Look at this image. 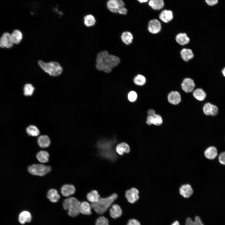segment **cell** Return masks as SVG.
I'll use <instances>...</instances> for the list:
<instances>
[{
    "mask_svg": "<svg viewBox=\"0 0 225 225\" xmlns=\"http://www.w3.org/2000/svg\"><path fill=\"white\" fill-rule=\"evenodd\" d=\"M38 143L39 147L41 148H48L50 144V139L46 135H41L38 139Z\"/></svg>",
    "mask_w": 225,
    "mask_h": 225,
    "instance_id": "44dd1931",
    "label": "cell"
},
{
    "mask_svg": "<svg viewBox=\"0 0 225 225\" xmlns=\"http://www.w3.org/2000/svg\"><path fill=\"white\" fill-rule=\"evenodd\" d=\"M81 203V202L77 198L70 197L64 201L63 206L64 209L68 210V214L71 217H74L78 215L80 213Z\"/></svg>",
    "mask_w": 225,
    "mask_h": 225,
    "instance_id": "5b68a950",
    "label": "cell"
},
{
    "mask_svg": "<svg viewBox=\"0 0 225 225\" xmlns=\"http://www.w3.org/2000/svg\"><path fill=\"white\" fill-rule=\"evenodd\" d=\"M138 190L135 188H132L126 191L125 197L129 202L133 203L138 199Z\"/></svg>",
    "mask_w": 225,
    "mask_h": 225,
    "instance_id": "8fae6325",
    "label": "cell"
},
{
    "mask_svg": "<svg viewBox=\"0 0 225 225\" xmlns=\"http://www.w3.org/2000/svg\"><path fill=\"white\" fill-rule=\"evenodd\" d=\"M205 2L208 5L213 6L216 4L218 2L217 0H206Z\"/></svg>",
    "mask_w": 225,
    "mask_h": 225,
    "instance_id": "b9f144b4",
    "label": "cell"
},
{
    "mask_svg": "<svg viewBox=\"0 0 225 225\" xmlns=\"http://www.w3.org/2000/svg\"><path fill=\"white\" fill-rule=\"evenodd\" d=\"M148 4L154 10H159L164 7V2L162 0H150Z\"/></svg>",
    "mask_w": 225,
    "mask_h": 225,
    "instance_id": "4dcf8cb0",
    "label": "cell"
},
{
    "mask_svg": "<svg viewBox=\"0 0 225 225\" xmlns=\"http://www.w3.org/2000/svg\"><path fill=\"white\" fill-rule=\"evenodd\" d=\"M118 197V195L114 193L107 198H100L97 202L91 204V208L97 213L102 214L111 206Z\"/></svg>",
    "mask_w": 225,
    "mask_h": 225,
    "instance_id": "3957f363",
    "label": "cell"
},
{
    "mask_svg": "<svg viewBox=\"0 0 225 225\" xmlns=\"http://www.w3.org/2000/svg\"><path fill=\"white\" fill-rule=\"evenodd\" d=\"M26 131L28 134L30 136L36 137L40 134V131L38 128L34 125H30L26 129Z\"/></svg>",
    "mask_w": 225,
    "mask_h": 225,
    "instance_id": "d6a6232c",
    "label": "cell"
},
{
    "mask_svg": "<svg viewBox=\"0 0 225 225\" xmlns=\"http://www.w3.org/2000/svg\"><path fill=\"white\" fill-rule=\"evenodd\" d=\"M222 72L223 75L225 77V67L222 69Z\"/></svg>",
    "mask_w": 225,
    "mask_h": 225,
    "instance_id": "bcb514c9",
    "label": "cell"
},
{
    "mask_svg": "<svg viewBox=\"0 0 225 225\" xmlns=\"http://www.w3.org/2000/svg\"><path fill=\"white\" fill-rule=\"evenodd\" d=\"M96 225H109L108 220L104 216L99 217L96 220Z\"/></svg>",
    "mask_w": 225,
    "mask_h": 225,
    "instance_id": "74e56055",
    "label": "cell"
},
{
    "mask_svg": "<svg viewBox=\"0 0 225 225\" xmlns=\"http://www.w3.org/2000/svg\"><path fill=\"white\" fill-rule=\"evenodd\" d=\"M181 86L184 91L186 93H189L193 91L195 84L193 79L190 78H186L183 80Z\"/></svg>",
    "mask_w": 225,
    "mask_h": 225,
    "instance_id": "30bf717a",
    "label": "cell"
},
{
    "mask_svg": "<svg viewBox=\"0 0 225 225\" xmlns=\"http://www.w3.org/2000/svg\"><path fill=\"white\" fill-rule=\"evenodd\" d=\"M163 122V120L162 117L159 115L155 114L151 116H148L147 118L146 123L150 125L153 124L155 126H160Z\"/></svg>",
    "mask_w": 225,
    "mask_h": 225,
    "instance_id": "9a60e30c",
    "label": "cell"
},
{
    "mask_svg": "<svg viewBox=\"0 0 225 225\" xmlns=\"http://www.w3.org/2000/svg\"><path fill=\"white\" fill-rule=\"evenodd\" d=\"M218 159L220 164L225 166V151H223L219 154Z\"/></svg>",
    "mask_w": 225,
    "mask_h": 225,
    "instance_id": "ab89813d",
    "label": "cell"
},
{
    "mask_svg": "<svg viewBox=\"0 0 225 225\" xmlns=\"http://www.w3.org/2000/svg\"><path fill=\"white\" fill-rule=\"evenodd\" d=\"M175 39L177 42L181 45H186L190 41L189 38L185 33H178L176 36Z\"/></svg>",
    "mask_w": 225,
    "mask_h": 225,
    "instance_id": "603a6c76",
    "label": "cell"
},
{
    "mask_svg": "<svg viewBox=\"0 0 225 225\" xmlns=\"http://www.w3.org/2000/svg\"><path fill=\"white\" fill-rule=\"evenodd\" d=\"M137 98V94L136 92L134 91L130 92L128 95V98L131 102H134Z\"/></svg>",
    "mask_w": 225,
    "mask_h": 225,
    "instance_id": "f35d334b",
    "label": "cell"
},
{
    "mask_svg": "<svg viewBox=\"0 0 225 225\" xmlns=\"http://www.w3.org/2000/svg\"><path fill=\"white\" fill-rule=\"evenodd\" d=\"M13 45L11 34L8 32L4 33L0 38V47L9 48L12 47Z\"/></svg>",
    "mask_w": 225,
    "mask_h": 225,
    "instance_id": "9c48e42d",
    "label": "cell"
},
{
    "mask_svg": "<svg viewBox=\"0 0 225 225\" xmlns=\"http://www.w3.org/2000/svg\"><path fill=\"white\" fill-rule=\"evenodd\" d=\"M204 154L205 157L208 159L213 160L216 158L218 156V150L215 146H210L205 150Z\"/></svg>",
    "mask_w": 225,
    "mask_h": 225,
    "instance_id": "4fadbf2b",
    "label": "cell"
},
{
    "mask_svg": "<svg viewBox=\"0 0 225 225\" xmlns=\"http://www.w3.org/2000/svg\"><path fill=\"white\" fill-rule=\"evenodd\" d=\"M180 194L185 198H189L193 193V190L191 186L189 184H184L179 189Z\"/></svg>",
    "mask_w": 225,
    "mask_h": 225,
    "instance_id": "2e32d148",
    "label": "cell"
},
{
    "mask_svg": "<svg viewBox=\"0 0 225 225\" xmlns=\"http://www.w3.org/2000/svg\"><path fill=\"white\" fill-rule=\"evenodd\" d=\"M35 90V88L30 83L25 84L23 88V94L26 96H31Z\"/></svg>",
    "mask_w": 225,
    "mask_h": 225,
    "instance_id": "d590c367",
    "label": "cell"
},
{
    "mask_svg": "<svg viewBox=\"0 0 225 225\" xmlns=\"http://www.w3.org/2000/svg\"><path fill=\"white\" fill-rule=\"evenodd\" d=\"M138 1L140 3H142L143 2H145L148 1L147 0H138Z\"/></svg>",
    "mask_w": 225,
    "mask_h": 225,
    "instance_id": "7dc6e473",
    "label": "cell"
},
{
    "mask_svg": "<svg viewBox=\"0 0 225 225\" xmlns=\"http://www.w3.org/2000/svg\"><path fill=\"white\" fill-rule=\"evenodd\" d=\"M75 190V188L73 185L69 184L63 185L61 189L62 195L66 197H69L74 194Z\"/></svg>",
    "mask_w": 225,
    "mask_h": 225,
    "instance_id": "e0dca14e",
    "label": "cell"
},
{
    "mask_svg": "<svg viewBox=\"0 0 225 225\" xmlns=\"http://www.w3.org/2000/svg\"><path fill=\"white\" fill-rule=\"evenodd\" d=\"M96 22L95 17L92 15H87L84 17V23L87 27H89L94 25Z\"/></svg>",
    "mask_w": 225,
    "mask_h": 225,
    "instance_id": "836d02e7",
    "label": "cell"
},
{
    "mask_svg": "<svg viewBox=\"0 0 225 225\" xmlns=\"http://www.w3.org/2000/svg\"><path fill=\"white\" fill-rule=\"evenodd\" d=\"M180 54L182 58L186 62L188 61L194 56L192 50L188 48L182 49L181 51Z\"/></svg>",
    "mask_w": 225,
    "mask_h": 225,
    "instance_id": "d4e9b609",
    "label": "cell"
},
{
    "mask_svg": "<svg viewBox=\"0 0 225 225\" xmlns=\"http://www.w3.org/2000/svg\"><path fill=\"white\" fill-rule=\"evenodd\" d=\"M127 225H141V224L137 220L132 219L129 220Z\"/></svg>",
    "mask_w": 225,
    "mask_h": 225,
    "instance_id": "60d3db41",
    "label": "cell"
},
{
    "mask_svg": "<svg viewBox=\"0 0 225 225\" xmlns=\"http://www.w3.org/2000/svg\"><path fill=\"white\" fill-rule=\"evenodd\" d=\"M11 36L13 43L16 44L19 43L23 38L22 32L18 29L14 30L11 34Z\"/></svg>",
    "mask_w": 225,
    "mask_h": 225,
    "instance_id": "484cf974",
    "label": "cell"
},
{
    "mask_svg": "<svg viewBox=\"0 0 225 225\" xmlns=\"http://www.w3.org/2000/svg\"><path fill=\"white\" fill-rule=\"evenodd\" d=\"M130 151V148L129 145L125 142L119 143L115 147L116 152L120 155H123L124 153H128Z\"/></svg>",
    "mask_w": 225,
    "mask_h": 225,
    "instance_id": "ac0fdd59",
    "label": "cell"
},
{
    "mask_svg": "<svg viewBox=\"0 0 225 225\" xmlns=\"http://www.w3.org/2000/svg\"><path fill=\"white\" fill-rule=\"evenodd\" d=\"M38 64L41 68L50 75L56 77L60 75L62 72V68L60 64L55 61L45 62L39 60Z\"/></svg>",
    "mask_w": 225,
    "mask_h": 225,
    "instance_id": "277c9868",
    "label": "cell"
},
{
    "mask_svg": "<svg viewBox=\"0 0 225 225\" xmlns=\"http://www.w3.org/2000/svg\"><path fill=\"white\" fill-rule=\"evenodd\" d=\"M117 142L116 138L110 139L102 138L98 140L96 144L98 155L101 157L112 162L116 161L118 157L115 148Z\"/></svg>",
    "mask_w": 225,
    "mask_h": 225,
    "instance_id": "6da1fadb",
    "label": "cell"
},
{
    "mask_svg": "<svg viewBox=\"0 0 225 225\" xmlns=\"http://www.w3.org/2000/svg\"><path fill=\"white\" fill-rule=\"evenodd\" d=\"M133 81L136 85L138 86H142L145 84L146 82V79L143 75L138 74L135 77Z\"/></svg>",
    "mask_w": 225,
    "mask_h": 225,
    "instance_id": "8d00e7d4",
    "label": "cell"
},
{
    "mask_svg": "<svg viewBox=\"0 0 225 225\" xmlns=\"http://www.w3.org/2000/svg\"><path fill=\"white\" fill-rule=\"evenodd\" d=\"M192 94L194 98L199 101L203 100L206 97V92L201 88H197L194 90Z\"/></svg>",
    "mask_w": 225,
    "mask_h": 225,
    "instance_id": "4316f807",
    "label": "cell"
},
{
    "mask_svg": "<svg viewBox=\"0 0 225 225\" xmlns=\"http://www.w3.org/2000/svg\"><path fill=\"white\" fill-rule=\"evenodd\" d=\"M161 26L160 22L157 19H153L150 20L148 24V31L152 34H157L161 30Z\"/></svg>",
    "mask_w": 225,
    "mask_h": 225,
    "instance_id": "7c38bea8",
    "label": "cell"
},
{
    "mask_svg": "<svg viewBox=\"0 0 225 225\" xmlns=\"http://www.w3.org/2000/svg\"><path fill=\"white\" fill-rule=\"evenodd\" d=\"M91 204L84 201L81 202L80 206V213L85 215H89L92 213Z\"/></svg>",
    "mask_w": 225,
    "mask_h": 225,
    "instance_id": "83f0119b",
    "label": "cell"
},
{
    "mask_svg": "<svg viewBox=\"0 0 225 225\" xmlns=\"http://www.w3.org/2000/svg\"><path fill=\"white\" fill-rule=\"evenodd\" d=\"M32 219L30 213L27 211H24L20 213L18 217V220L21 224H24L26 222H30Z\"/></svg>",
    "mask_w": 225,
    "mask_h": 225,
    "instance_id": "cb8c5ba5",
    "label": "cell"
},
{
    "mask_svg": "<svg viewBox=\"0 0 225 225\" xmlns=\"http://www.w3.org/2000/svg\"><path fill=\"white\" fill-rule=\"evenodd\" d=\"M107 5L111 12L118 13L119 10L124 7L125 3L122 0H110L108 1Z\"/></svg>",
    "mask_w": 225,
    "mask_h": 225,
    "instance_id": "52a82bcc",
    "label": "cell"
},
{
    "mask_svg": "<svg viewBox=\"0 0 225 225\" xmlns=\"http://www.w3.org/2000/svg\"><path fill=\"white\" fill-rule=\"evenodd\" d=\"M96 61V67L98 70L109 73L119 64L120 60L118 57L109 54L108 51H103L98 53Z\"/></svg>",
    "mask_w": 225,
    "mask_h": 225,
    "instance_id": "7a4b0ae2",
    "label": "cell"
},
{
    "mask_svg": "<svg viewBox=\"0 0 225 225\" xmlns=\"http://www.w3.org/2000/svg\"><path fill=\"white\" fill-rule=\"evenodd\" d=\"M87 198L89 201L91 203H93L98 200L100 198V196L97 191L93 190L88 193Z\"/></svg>",
    "mask_w": 225,
    "mask_h": 225,
    "instance_id": "1f68e13d",
    "label": "cell"
},
{
    "mask_svg": "<svg viewBox=\"0 0 225 225\" xmlns=\"http://www.w3.org/2000/svg\"><path fill=\"white\" fill-rule=\"evenodd\" d=\"M122 213V210L120 207L116 204L112 205L109 210V214L111 217L116 219L120 217Z\"/></svg>",
    "mask_w": 225,
    "mask_h": 225,
    "instance_id": "d6986e66",
    "label": "cell"
},
{
    "mask_svg": "<svg viewBox=\"0 0 225 225\" xmlns=\"http://www.w3.org/2000/svg\"><path fill=\"white\" fill-rule=\"evenodd\" d=\"M121 38L124 44L128 45L132 42L133 36L130 32L125 31L122 33L121 36Z\"/></svg>",
    "mask_w": 225,
    "mask_h": 225,
    "instance_id": "f546056e",
    "label": "cell"
},
{
    "mask_svg": "<svg viewBox=\"0 0 225 225\" xmlns=\"http://www.w3.org/2000/svg\"><path fill=\"white\" fill-rule=\"evenodd\" d=\"M47 198L52 202H57L60 198L58 191L54 189H50L48 192Z\"/></svg>",
    "mask_w": 225,
    "mask_h": 225,
    "instance_id": "7402d4cb",
    "label": "cell"
},
{
    "mask_svg": "<svg viewBox=\"0 0 225 225\" xmlns=\"http://www.w3.org/2000/svg\"><path fill=\"white\" fill-rule=\"evenodd\" d=\"M159 18L163 22L168 23L172 19L173 13L171 10H164L160 13Z\"/></svg>",
    "mask_w": 225,
    "mask_h": 225,
    "instance_id": "ffe728a7",
    "label": "cell"
},
{
    "mask_svg": "<svg viewBox=\"0 0 225 225\" xmlns=\"http://www.w3.org/2000/svg\"><path fill=\"white\" fill-rule=\"evenodd\" d=\"M185 225H204L201 218L198 216H196L194 221L190 218H188L186 220Z\"/></svg>",
    "mask_w": 225,
    "mask_h": 225,
    "instance_id": "e575fe53",
    "label": "cell"
},
{
    "mask_svg": "<svg viewBox=\"0 0 225 225\" xmlns=\"http://www.w3.org/2000/svg\"><path fill=\"white\" fill-rule=\"evenodd\" d=\"M202 109L204 114L207 116H216L218 112V107L210 102L205 103L203 106Z\"/></svg>",
    "mask_w": 225,
    "mask_h": 225,
    "instance_id": "ba28073f",
    "label": "cell"
},
{
    "mask_svg": "<svg viewBox=\"0 0 225 225\" xmlns=\"http://www.w3.org/2000/svg\"><path fill=\"white\" fill-rule=\"evenodd\" d=\"M127 9L124 7L119 10L118 13L120 14L125 15L127 14Z\"/></svg>",
    "mask_w": 225,
    "mask_h": 225,
    "instance_id": "7bdbcfd3",
    "label": "cell"
},
{
    "mask_svg": "<svg viewBox=\"0 0 225 225\" xmlns=\"http://www.w3.org/2000/svg\"><path fill=\"white\" fill-rule=\"evenodd\" d=\"M147 114L148 116H151L154 115L156 113L154 109H150L148 111Z\"/></svg>",
    "mask_w": 225,
    "mask_h": 225,
    "instance_id": "ee69618b",
    "label": "cell"
},
{
    "mask_svg": "<svg viewBox=\"0 0 225 225\" xmlns=\"http://www.w3.org/2000/svg\"><path fill=\"white\" fill-rule=\"evenodd\" d=\"M171 225H180L179 222L177 221H176L174 222Z\"/></svg>",
    "mask_w": 225,
    "mask_h": 225,
    "instance_id": "f6af8a7d",
    "label": "cell"
},
{
    "mask_svg": "<svg viewBox=\"0 0 225 225\" xmlns=\"http://www.w3.org/2000/svg\"><path fill=\"white\" fill-rule=\"evenodd\" d=\"M168 100L170 103L174 105H178L181 101L180 94L177 91H171L168 95Z\"/></svg>",
    "mask_w": 225,
    "mask_h": 225,
    "instance_id": "5bb4252c",
    "label": "cell"
},
{
    "mask_svg": "<svg viewBox=\"0 0 225 225\" xmlns=\"http://www.w3.org/2000/svg\"><path fill=\"white\" fill-rule=\"evenodd\" d=\"M49 155L46 151L42 150L38 152L36 155L38 161L42 163H46L49 161Z\"/></svg>",
    "mask_w": 225,
    "mask_h": 225,
    "instance_id": "f1b7e54d",
    "label": "cell"
},
{
    "mask_svg": "<svg viewBox=\"0 0 225 225\" xmlns=\"http://www.w3.org/2000/svg\"><path fill=\"white\" fill-rule=\"evenodd\" d=\"M51 167L42 164H34L28 168L30 173L34 175L42 176L45 175L51 170Z\"/></svg>",
    "mask_w": 225,
    "mask_h": 225,
    "instance_id": "8992f818",
    "label": "cell"
}]
</instances>
